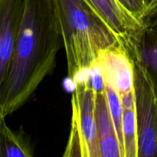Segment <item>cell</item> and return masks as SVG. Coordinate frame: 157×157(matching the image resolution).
<instances>
[{
  "label": "cell",
  "instance_id": "6da1fadb",
  "mask_svg": "<svg viewBox=\"0 0 157 157\" xmlns=\"http://www.w3.org/2000/svg\"><path fill=\"white\" fill-rule=\"evenodd\" d=\"M62 43L50 0H25L13 55L0 94V114L22 107L53 72Z\"/></svg>",
  "mask_w": 157,
  "mask_h": 157
},
{
  "label": "cell",
  "instance_id": "7a4b0ae2",
  "mask_svg": "<svg viewBox=\"0 0 157 157\" xmlns=\"http://www.w3.org/2000/svg\"><path fill=\"white\" fill-rule=\"evenodd\" d=\"M74 84L88 75L101 51L121 44L119 37L87 0H50Z\"/></svg>",
  "mask_w": 157,
  "mask_h": 157
},
{
  "label": "cell",
  "instance_id": "3957f363",
  "mask_svg": "<svg viewBox=\"0 0 157 157\" xmlns=\"http://www.w3.org/2000/svg\"><path fill=\"white\" fill-rule=\"evenodd\" d=\"M70 136L64 156L101 157L97 132L95 90L88 75L75 84Z\"/></svg>",
  "mask_w": 157,
  "mask_h": 157
},
{
  "label": "cell",
  "instance_id": "277c9868",
  "mask_svg": "<svg viewBox=\"0 0 157 157\" xmlns=\"http://www.w3.org/2000/svg\"><path fill=\"white\" fill-rule=\"evenodd\" d=\"M127 55L133 67L138 157H157V94L148 73L139 60Z\"/></svg>",
  "mask_w": 157,
  "mask_h": 157
},
{
  "label": "cell",
  "instance_id": "5b68a950",
  "mask_svg": "<svg viewBox=\"0 0 157 157\" xmlns=\"http://www.w3.org/2000/svg\"><path fill=\"white\" fill-rule=\"evenodd\" d=\"M94 64L120 98L133 91L132 63L122 44L101 51Z\"/></svg>",
  "mask_w": 157,
  "mask_h": 157
},
{
  "label": "cell",
  "instance_id": "8992f818",
  "mask_svg": "<svg viewBox=\"0 0 157 157\" xmlns=\"http://www.w3.org/2000/svg\"><path fill=\"white\" fill-rule=\"evenodd\" d=\"M25 0H0V94L13 55Z\"/></svg>",
  "mask_w": 157,
  "mask_h": 157
},
{
  "label": "cell",
  "instance_id": "52a82bcc",
  "mask_svg": "<svg viewBox=\"0 0 157 157\" xmlns=\"http://www.w3.org/2000/svg\"><path fill=\"white\" fill-rule=\"evenodd\" d=\"M121 43L127 54L136 57L148 73L157 94V26L142 25L136 33Z\"/></svg>",
  "mask_w": 157,
  "mask_h": 157
},
{
  "label": "cell",
  "instance_id": "ba28073f",
  "mask_svg": "<svg viewBox=\"0 0 157 157\" xmlns=\"http://www.w3.org/2000/svg\"><path fill=\"white\" fill-rule=\"evenodd\" d=\"M95 115L101 157H123L122 149L109 109L105 89L95 91Z\"/></svg>",
  "mask_w": 157,
  "mask_h": 157
},
{
  "label": "cell",
  "instance_id": "9c48e42d",
  "mask_svg": "<svg viewBox=\"0 0 157 157\" xmlns=\"http://www.w3.org/2000/svg\"><path fill=\"white\" fill-rule=\"evenodd\" d=\"M100 16L117 34L125 40L142 26L140 20L130 13L118 0H87Z\"/></svg>",
  "mask_w": 157,
  "mask_h": 157
},
{
  "label": "cell",
  "instance_id": "30bf717a",
  "mask_svg": "<svg viewBox=\"0 0 157 157\" xmlns=\"http://www.w3.org/2000/svg\"><path fill=\"white\" fill-rule=\"evenodd\" d=\"M0 114V157H32L33 147L22 127L18 130L9 128Z\"/></svg>",
  "mask_w": 157,
  "mask_h": 157
},
{
  "label": "cell",
  "instance_id": "8fae6325",
  "mask_svg": "<svg viewBox=\"0 0 157 157\" xmlns=\"http://www.w3.org/2000/svg\"><path fill=\"white\" fill-rule=\"evenodd\" d=\"M123 107L124 157H138L137 129L133 90L121 97Z\"/></svg>",
  "mask_w": 157,
  "mask_h": 157
},
{
  "label": "cell",
  "instance_id": "7c38bea8",
  "mask_svg": "<svg viewBox=\"0 0 157 157\" xmlns=\"http://www.w3.org/2000/svg\"><path fill=\"white\" fill-rule=\"evenodd\" d=\"M105 92L107 95L109 109L111 113L112 119L114 123L115 128H116L121 149H122L123 157H124V136H123V107L121 98L116 90L113 88V87L107 82H105Z\"/></svg>",
  "mask_w": 157,
  "mask_h": 157
},
{
  "label": "cell",
  "instance_id": "4fadbf2b",
  "mask_svg": "<svg viewBox=\"0 0 157 157\" xmlns=\"http://www.w3.org/2000/svg\"><path fill=\"white\" fill-rule=\"evenodd\" d=\"M130 13L133 14L139 20L142 19L144 14L147 10V6L142 0H118Z\"/></svg>",
  "mask_w": 157,
  "mask_h": 157
},
{
  "label": "cell",
  "instance_id": "5bb4252c",
  "mask_svg": "<svg viewBox=\"0 0 157 157\" xmlns=\"http://www.w3.org/2000/svg\"><path fill=\"white\" fill-rule=\"evenodd\" d=\"M141 22L149 26H157V0H152L141 19Z\"/></svg>",
  "mask_w": 157,
  "mask_h": 157
},
{
  "label": "cell",
  "instance_id": "9a60e30c",
  "mask_svg": "<svg viewBox=\"0 0 157 157\" xmlns=\"http://www.w3.org/2000/svg\"><path fill=\"white\" fill-rule=\"evenodd\" d=\"M142 1L144 2V4H145V6H147V7H148V6H149L150 3L151 2L152 0H142Z\"/></svg>",
  "mask_w": 157,
  "mask_h": 157
}]
</instances>
